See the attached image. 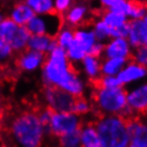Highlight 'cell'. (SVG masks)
Segmentation results:
<instances>
[{"instance_id":"cell-1","label":"cell","mask_w":147,"mask_h":147,"mask_svg":"<svg viewBox=\"0 0 147 147\" xmlns=\"http://www.w3.org/2000/svg\"><path fill=\"white\" fill-rule=\"evenodd\" d=\"M40 80L44 86L62 88L75 97H80L88 91V82L74 68L66 51L57 46L48 55L40 68Z\"/></svg>"},{"instance_id":"cell-2","label":"cell","mask_w":147,"mask_h":147,"mask_svg":"<svg viewBox=\"0 0 147 147\" xmlns=\"http://www.w3.org/2000/svg\"><path fill=\"white\" fill-rule=\"evenodd\" d=\"M12 143L20 147H38L47 138V131L40 123L37 112L24 111L14 115L7 124Z\"/></svg>"},{"instance_id":"cell-3","label":"cell","mask_w":147,"mask_h":147,"mask_svg":"<svg viewBox=\"0 0 147 147\" xmlns=\"http://www.w3.org/2000/svg\"><path fill=\"white\" fill-rule=\"evenodd\" d=\"M128 118L121 115L100 114L95 121L101 147H129Z\"/></svg>"},{"instance_id":"cell-4","label":"cell","mask_w":147,"mask_h":147,"mask_svg":"<svg viewBox=\"0 0 147 147\" xmlns=\"http://www.w3.org/2000/svg\"><path fill=\"white\" fill-rule=\"evenodd\" d=\"M93 102L99 114L121 115L126 118L133 116L127 106V95L124 86L106 88L97 86L93 92Z\"/></svg>"},{"instance_id":"cell-5","label":"cell","mask_w":147,"mask_h":147,"mask_svg":"<svg viewBox=\"0 0 147 147\" xmlns=\"http://www.w3.org/2000/svg\"><path fill=\"white\" fill-rule=\"evenodd\" d=\"M30 36L26 26H19L9 17H4L0 22V38L5 40L15 53L26 50Z\"/></svg>"},{"instance_id":"cell-6","label":"cell","mask_w":147,"mask_h":147,"mask_svg":"<svg viewBox=\"0 0 147 147\" xmlns=\"http://www.w3.org/2000/svg\"><path fill=\"white\" fill-rule=\"evenodd\" d=\"M82 116L73 111L53 112L49 124L46 126L47 136L58 139L59 136L68 132L77 131L82 126Z\"/></svg>"},{"instance_id":"cell-7","label":"cell","mask_w":147,"mask_h":147,"mask_svg":"<svg viewBox=\"0 0 147 147\" xmlns=\"http://www.w3.org/2000/svg\"><path fill=\"white\" fill-rule=\"evenodd\" d=\"M76 97L62 88L53 86H44L43 100L46 107L50 108L53 112H67L73 111V106Z\"/></svg>"},{"instance_id":"cell-8","label":"cell","mask_w":147,"mask_h":147,"mask_svg":"<svg viewBox=\"0 0 147 147\" xmlns=\"http://www.w3.org/2000/svg\"><path fill=\"white\" fill-rule=\"evenodd\" d=\"M62 25V16L57 13H52L48 15L35 14L26 27L30 34H49L55 36Z\"/></svg>"},{"instance_id":"cell-9","label":"cell","mask_w":147,"mask_h":147,"mask_svg":"<svg viewBox=\"0 0 147 147\" xmlns=\"http://www.w3.org/2000/svg\"><path fill=\"white\" fill-rule=\"evenodd\" d=\"M127 106L133 116L147 112V80L129 86L126 90Z\"/></svg>"},{"instance_id":"cell-10","label":"cell","mask_w":147,"mask_h":147,"mask_svg":"<svg viewBox=\"0 0 147 147\" xmlns=\"http://www.w3.org/2000/svg\"><path fill=\"white\" fill-rule=\"evenodd\" d=\"M121 86H131L139 82L147 80V68L136 61L129 59L121 70L117 74Z\"/></svg>"},{"instance_id":"cell-11","label":"cell","mask_w":147,"mask_h":147,"mask_svg":"<svg viewBox=\"0 0 147 147\" xmlns=\"http://www.w3.org/2000/svg\"><path fill=\"white\" fill-rule=\"evenodd\" d=\"M46 59V55L27 48L26 50L19 52L16 60V65L22 73L32 74L40 70Z\"/></svg>"},{"instance_id":"cell-12","label":"cell","mask_w":147,"mask_h":147,"mask_svg":"<svg viewBox=\"0 0 147 147\" xmlns=\"http://www.w3.org/2000/svg\"><path fill=\"white\" fill-rule=\"evenodd\" d=\"M133 47L126 37H111L105 43L103 58H123L129 60L132 55Z\"/></svg>"},{"instance_id":"cell-13","label":"cell","mask_w":147,"mask_h":147,"mask_svg":"<svg viewBox=\"0 0 147 147\" xmlns=\"http://www.w3.org/2000/svg\"><path fill=\"white\" fill-rule=\"evenodd\" d=\"M129 147H147V119L130 117L127 121Z\"/></svg>"},{"instance_id":"cell-14","label":"cell","mask_w":147,"mask_h":147,"mask_svg":"<svg viewBox=\"0 0 147 147\" xmlns=\"http://www.w3.org/2000/svg\"><path fill=\"white\" fill-rule=\"evenodd\" d=\"M88 16H90L88 4L83 0L75 1L73 5L62 15L63 24L73 28H77L82 26L86 22Z\"/></svg>"},{"instance_id":"cell-15","label":"cell","mask_w":147,"mask_h":147,"mask_svg":"<svg viewBox=\"0 0 147 147\" xmlns=\"http://www.w3.org/2000/svg\"><path fill=\"white\" fill-rule=\"evenodd\" d=\"M78 65L81 75L91 82H97L101 76V57L88 53Z\"/></svg>"},{"instance_id":"cell-16","label":"cell","mask_w":147,"mask_h":147,"mask_svg":"<svg viewBox=\"0 0 147 147\" xmlns=\"http://www.w3.org/2000/svg\"><path fill=\"white\" fill-rule=\"evenodd\" d=\"M127 40L133 48L147 46V25L144 19L129 20V32Z\"/></svg>"},{"instance_id":"cell-17","label":"cell","mask_w":147,"mask_h":147,"mask_svg":"<svg viewBox=\"0 0 147 147\" xmlns=\"http://www.w3.org/2000/svg\"><path fill=\"white\" fill-rule=\"evenodd\" d=\"M32 9L26 3V1H17L11 7L9 11V18H11L14 22L19 26H27V24L34 16Z\"/></svg>"},{"instance_id":"cell-18","label":"cell","mask_w":147,"mask_h":147,"mask_svg":"<svg viewBox=\"0 0 147 147\" xmlns=\"http://www.w3.org/2000/svg\"><path fill=\"white\" fill-rule=\"evenodd\" d=\"M58 45L55 36L49 34H31L28 42V48L48 55L52 49H55Z\"/></svg>"},{"instance_id":"cell-19","label":"cell","mask_w":147,"mask_h":147,"mask_svg":"<svg viewBox=\"0 0 147 147\" xmlns=\"http://www.w3.org/2000/svg\"><path fill=\"white\" fill-rule=\"evenodd\" d=\"M79 134L82 147H101L99 136L94 124H82L79 129Z\"/></svg>"},{"instance_id":"cell-20","label":"cell","mask_w":147,"mask_h":147,"mask_svg":"<svg viewBox=\"0 0 147 147\" xmlns=\"http://www.w3.org/2000/svg\"><path fill=\"white\" fill-rule=\"evenodd\" d=\"M74 40H76L80 46L84 48L88 53H90L91 48L97 42V38L94 34L92 27L86 26H80L75 28V38Z\"/></svg>"},{"instance_id":"cell-21","label":"cell","mask_w":147,"mask_h":147,"mask_svg":"<svg viewBox=\"0 0 147 147\" xmlns=\"http://www.w3.org/2000/svg\"><path fill=\"white\" fill-rule=\"evenodd\" d=\"M127 61L123 58H103L101 59V75L117 76Z\"/></svg>"},{"instance_id":"cell-22","label":"cell","mask_w":147,"mask_h":147,"mask_svg":"<svg viewBox=\"0 0 147 147\" xmlns=\"http://www.w3.org/2000/svg\"><path fill=\"white\" fill-rule=\"evenodd\" d=\"M55 38L57 45L59 47L66 49L73 43L74 38H75V28L63 24L62 26L60 27V29L58 30V32L55 33Z\"/></svg>"},{"instance_id":"cell-23","label":"cell","mask_w":147,"mask_h":147,"mask_svg":"<svg viewBox=\"0 0 147 147\" xmlns=\"http://www.w3.org/2000/svg\"><path fill=\"white\" fill-rule=\"evenodd\" d=\"M99 2L100 5L105 10L121 12V13L126 14L127 16L130 13V10L134 3L130 0H99Z\"/></svg>"},{"instance_id":"cell-24","label":"cell","mask_w":147,"mask_h":147,"mask_svg":"<svg viewBox=\"0 0 147 147\" xmlns=\"http://www.w3.org/2000/svg\"><path fill=\"white\" fill-rule=\"evenodd\" d=\"M100 17L111 29L119 27L129 22L128 16L126 14L121 13V12L110 11V10H106V12H103Z\"/></svg>"},{"instance_id":"cell-25","label":"cell","mask_w":147,"mask_h":147,"mask_svg":"<svg viewBox=\"0 0 147 147\" xmlns=\"http://www.w3.org/2000/svg\"><path fill=\"white\" fill-rule=\"evenodd\" d=\"M34 14L36 15H48L55 13V4L53 0H25Z\"/></svg>"},{"instance_id":"cell-26","label":"cell","mask_w":147,"mask_h":147,"mask_svg":"<svg viewBox=\"0 0 147 147\" xmlns=\"http://www.w3.org/2000/svg\"><path fill=\"white\" fill-rule=\"evenodd\" d=\"M65 51H66L67 58H68V60H69L70 63H71L73 65H78V64L82 61V59L88 53L84 48L82 47V46H80L75 40H74L73 43L65 49Z\"/></svg>"},{"instance_id":"cell-27","label":"cell","mask_w":147,"mask_h":147,"mask_svg":"<svg viewBox=\"0 0 147 147\" xmlns=\"http://www.w3.org/2000/svg\"><path fill=\"white\" fill-rule=\"evenodd\" d=\"M92 29L97 40L106 43L109 38H111V28L103 22L101 17L94 20L92 24Z\"/></svg>"},{"instance_id":"cell-28","label":"cell","mask_w":147,"mask_h":147,"mask_svg":"<svg viewBox=\"0 0 147 147\" xmlns=\"http://www.w3.org/2000/svg\"><path fill=\"white\" fill-rule=\"evenodd\" d=\"M92 110H93V105L88 98H85L83 96L76 97L73 106V112H75L76 114H78V115H80V116L83 117V116L91 113Z\"/></svg>"},{"instance_id":"cell-29","label":"cell","mask_w":147,"mask_h":147,"mask_svg":"<svg viewBox=\"0 0 147 147\" xmlns=\"http://www.w3.org/2000/svg\"><path fill=\"white\" fill-rule=\"evenodd\" d=\"M57 140H58V144L62 147H79V146H81L79 130H77V131H73V132L65 133V134L59 136Z\"/></svg>"},{"instance_id":"cell-30","label":"cell","mask_w":147,"mask_h":147,"mask_svg":"<svg viewBox=\"0 0 147 147\" xmlns=\"http://www.w3.org/2000/svg\"><path fill=\"white\" fill-rule=\"evenodd\" d=\"M97 83H98V86L106 88H115L121 86L118 77L113 75H101L99 79L97 80Z\"/></svg>"},{"instance_id":"cell-31","label":"cell","mask_w":147,"mask_h":147,"mask_svg":"<svg viewBox=\"0 0 147 147\" xmlns=\"http://www.w3.org/2000/svg\"><path fill=\"white\" fill-rule=\"evenodd\" d=\"M14 53L15 52L13 51L11 46L7 44L5 40L0 38V65L9 62L12 59V57L14 55Z\"/></svg>"},{"instance_id":"cell-32","label":"cell","mask_w":147,"mask_h":147,"mask_svg":"<svg viewBox=\"0 0 147 147\" xmlns=\"http://www.w3.org/2000/svg\"><path fill=\"white\" fill-rule=\"evenodd\" d=\"M131 60L141 64L142 66L147 68V46H141L138 48H133Z\"/></svg>"},{"instance_id":"cell-33","label":"cell","mask_w":147,"mask_h":147,"mask_svg":"<svg viewBox=\"0 0 147 147\" xmlns=\"http://www.w3.org/2000/svg\"><path fill=\"white\" fill-rule=\"evenodd\" d=\"M147 15V7L144 4L133 3L130 13L128 14L129 20L133 19H144V17Z\"/></svg>"},{"instance_id":"cell-34","label":"cell","mask_w":147,"mask_h":147,"mask_svg":"<svg viewBox=\"0 0 147 147\" xmlns=\"http://www.w3.org/2000/svg\"><path fill=\"white\" fill-rule=\"evenodd\" d=\"M74 2H75V0H53L55 13L62 16L73 5Z\"/></svg>"},{"instance_id":"cell-35","label":"cell","mask_w":147,"mask_h":147,"mask_svg":"<svg viewBox=\"0 0 147 147\" xmlns=\"http://www.w3.org/2000/svg\"><path fill=\"white\" fill-rule=\"evenodd\" d=\"M129 32V22L119 27L111 29V37H126L128 36Z\"/></svg>"},{"instance_id":"cell-36","label":"cell","mask_w":147,"mask_h":147,"mask_svg":"<svg viewBox=\"0 0 147 147\" xmlns=\"http://www.w3.org/2000/svg\"><path fill=\"white\" fill-rule=\"evenodd\" d=\"M52 113H53V111L48 107H45V108H43V109H40V111H37L38 118H40V123H42L45 127L49 124V121L51 119Z\"/></svg>"},{"instance_id":"cell-37","label":"cell","mask_w":147,"mask_h":147,"mask_svg":"<svg viewBox=\"0 0 147 147\" xmlns=\"http://www.w3.org/2000/svg\"><path fill=\"white\" fill-rule=\"evenodd\" d=\"M103 48H105V43L97 40L95 44H94V46L91 48L90 53H91V55H97V57H102Z\"/></svg>"},{"instance_id":"cell-38","label":"cell","mask_w":147,"mask_h":147,"mask_svg":"<svg viewBox=\"0 0 147 147\" xmlns=\"http://www.w3.org/2000/svg\"><path fill=\"white\" fill-rule=\"evenodd\" d=\"M4 117V109L3 106H2V102H1V99H0V123L2 121Z\"/></svg>"},{"instance_id":"cell-39","label":"cell","mask_w":147,"mask_h":147,"mask_svg":"<svg viewBox=\"0 0 147 147\" xmlns=\"http://www.w3.org/2000/svg\"><path fill=\"white\" fill-rule=\"evenodd\" d=\"M3 18H4V14L1 11H0V22H1V20H2Z\"/></svg>"},{"instance_id":"cell-40","label":"cell","mask_w":147,"mask_h":147,"mask_svg":"<svg viewBox=\"0 0 147 147\" xmlns=\"http://www.w3.org/2000/svg\"><path fill=\"white\" fill-rule=\"evenodd\" d=\"M2 142V132H1V130H0V144Z\"/></svg>"},{"instance_id":"cell-41","label":"cell","mask_w":147,"mask_h":147,"mask_svg":"<svg viewBox=\"0 0 147 147\" xmlns=\"http://www.w3.org/2000/svg\"><path fill=\"white\" fill-rule=\"evenodd\" d=\"M144 22H146V25H147V15L145 16V17H144Z\"/></svg>"},{"instance_id":"cell-42","label":"cell","mask_w":147,"mask_h":147,"mask_svg":"<svg viewBox=\"0 0 147 147\" xmlns=\"http://www.w3.org/2000/svg\"><path fill=\"white\" fill-rule=\"evenodd\" d=\"M3 1H5V0H0V2H3Z\"/></svg>"}]
</instances>
